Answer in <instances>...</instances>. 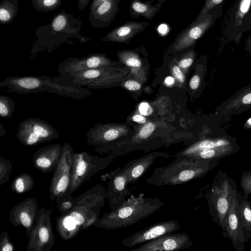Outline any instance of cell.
Wrapping results in <instances>:
<instances>
[{
  "label": "cell",
  "mask_w": 251,
  "mask_h": 251,
  "mask_svg": "<svg viewBox=\"0 0 251 251\" xmlns=\"http://www.w3.org/2000/svg\"><path fill=\"white\" fill-rule=\"evenodd\" d=\"M240 186L244 195L248 197L251 195V171L244 172L240 178Z\"/></svg>",
  "instance_id": "1f68e13d"
},
{
  "label": "cell",
  "mask_w": 251,
  "mask_h": 251,
  "mask_svg": "<svg viewBox=\"0 0 251 251\" xmlns=\"http://www.w3.org/2000/svg\"><path fill=\"white\" fill-rule=\"evenodd\" d=\"M75 201V199L71 195L63 197L58 200L55 202L57 203L60 214H64L69 212L74 206Z\"/></svg>",
  "instance_id": "4dcf8cb0"
},
{
  "label": "cell",
  "mask_w": 251,
  "mask_h": 251,
  "mask_svg": "<svg viewBox=\"0 0 251 251\" xmlns=\"http://www.w3.org/2000/svg\"><path fill=\"white\" fill-rule=\"evenodd\" d=\"M105 0H93L90 6L89 11L95 10L101 2Z\"/></svg>",
  "instance_id": "f6af8a7d"
},
{
  "label": "cell",
  "mask_w": 251,
  "mask_h": 251,
  "mask_svg": "<svg viewBox=\"0 0 251 251\" xmlns=\"http://www.w3.org/2000/svg\"><path fill=\"white\" fill-rule=\"evenodd\" d=\"M248 123L250 125H251V118H250L248 121Z\"/></svg>",
  "instance_id": "816d5d0a"
},
{
  "label": "cell",
  "mask_w": 251,
  "mask_h": 251,
  "mask_svg": "<svg viewBox=\"0 0 251 251\" xmlns=\"http://www.w3.org/2000/svg\"><path fill=\"white\" fill-rule=\"evenodd\" d=\"M15 107V102L11 98L0 95V115L2 118H11L14 113Z\"/></svg>",
  "instance_id": "f1b7e54d"
},
{
  "label": "cell",
  "mask_w": 251,
  "mask_h": 251,
  "mask_svg": "<svg viewBox=\"0 0 251 251\" xmlns=\"http://www.w3.org/2000/svg\"><path fill=\"white\" fill-rule=\"evenodd\" d=\"M63 148V145L57 143L38 150L33 155L34 167L44 174L54 171L61 159Z\"/></svg>",
  "instance_id": "d6986e66"
},
{
  "label": "cell",
  "mask_w": 251,
  "mask_h": 251,
  "mask_svg": "<svg viewBox=\"0 0 251 251\" xmlns=\"http://www.w3.org/2000/svg\"><path fill=\"white\" fill-rule=\"evenodd\" d=\"M91 0H77V8L78 10L82 11L88 5Z\"/></svg>",
  "instance_id": "7bdbcfd3"
},
{
  "label": "cell",
  "mask_w": 251,
  "mask_h": 251,
  "mask_svg": "<svg viewBox=\"0 0 251 251\" xmlns=\"http://www.w3.org/2000/svg\"><path fill=\"white\" fill-rule=\"evenodd\" d=\"M82 24L79 19L62 10L54 16L50 23L36 28V40L33 43L31 53L51 51L74 40L81 43L90 41V38L80 33Z\"/></svg>",
  "instance_id": "6da1fadb"
},
{
  "label": "cell",
  "mask_w": 251,
  "mask_h": 251,
  "mask_svg": "<svg viewBox=\"0 0 251 251\" xmlns=\"http://www.w3.org/2000/svg\"><path fill=\"white\" fill-rule=\"evenodd\" d=\"M16 137L23 146L30 147L58 139L59 133L48 122L37 118H28L21 122Z\"/></svg>",
  "instance_id": "52a82bcc"
},
{
  "label": "cell",
  "mask_w": 251,
  "mask_h": 251,
  "mask_svg": "<svg viewBox=\"0 0 251 251\" xmlns=\"http://www.w3.org/2000/svg\"><path fill=\"white\" fill-rule=\"evenodd\" d=\"M132 120L134 122L141 124H144L146 121V118L144 116L140 115H136L133 116Z\"/></svg>",
  "instance_id": "ee69618b"
},
{
  "label": "cell",
  "mask_w": 251,
  "mask_h": 251,
  "mask_svg": "<svg viewBox=\"0 0 251 251\" xmlns=\"http://www.w3.org/2000/svg\"><path fill=\"white\" fill-rule=\"evenodd\" d=\"M173 72L176 78L179 81L183 82L185 80V75L180 69L177 66H175L173 68Z\"/></svg>",
  "instance_id": "ab89813d"
},
{
  "label": "cell",
  "mask_w": 251,
  "mask_h": 251,
  "mask_svg": "<svg viewBox=\"0 0 251 251\" xmlns=\"http://www.w3.org/2000/svg\"><path fill=\"white\" fill-rule=\"evenodd\" d=\"M164 205L158 198H146L140 194L128 199L115 211L99 217L94 226L105 229L125 228L149 217Z\"/></svg>",
  "instance_id": "3957f363"
},
{
  "label": "cell",
  "mask_w": 251,
  "mask_h": 251,
  "mask_svg": "<svg viewBox=\"0 0 251 251\" xmlns=\"http://www.w3.org/2000/svg\"><path fill=\"white\" fill-rule=\"evenodd\" d=\"M180 228L179 223L175 220H169L154 224L145 228L135 232L123 239L122 245L126 247H133L160 236L173 233Z\"/></svg>",
  "instance_id": "4fadbf2b"
},
{
  "label": "cell",
  "mask_w": 251,
  "mask_h": 251,
  "mask_svg": "<svg viewBox=\"0 0 251 251\" xmlns=\"http://www.w3.org/2000/svg\"><path fill=\"white\" fill-rule=\"evenodd\" d=\"M74 153L72 146L65 143L61 159L50 179L49 193L51 201L56 202L63 197L69 189Z\"/></svg>",
  "instance_id": "30bf717a"
},
{
  "label": "cell",
  "mask_w": 251,
  "mask_h": 251,
  "mask_svg": "<svg viewBox=\"0 0 251 251\" xmlns=\"http://www.w3.org/2000/svg\"><path fill=\"white\" fill-rule=\"evenodd\" d=\"M193 242L186 233L166 234L142 244L131 251H173L190 247Z\"/></svg>",
  "instance_id": "2e32d148"
},
{
  "label": "cell",
  "mask_w": 251,
  "mask_h": 251,
  "mask_svg": "<svg viewBox=\"0 0 251 251\" xmlns=\"http://www.w3.org/2000/svg\"><path fill=\"white\" fill-rule=\"evenodd\" d=\"M125 87L130 91L138 90L140 89L141 85L136 81L128 80L125 83Z\"/></svg>",
  "instance_id": "74e56055"
},
{
  "label": "cell",
  "mask_w": 251,
  "mask_h": 251,
  "mask_svg": "<svg viewBox=\"0 0 251 251\" xmlns=\"http://www.w3.org/2000/svg\"><path fill=\"white\" fill-rule=\"evenodd\" d=\"M35 182V180L31 176L24 173L13 179L10 185V189L17 194L25 193L33 188Z\"/></svg>",
  "instance_id": "4316f807"
},
{
  "label": "cell",
  "mask_w": 251,
  "mask_h": 251,
  "mask_svg": "<svg viewBox=\"0 0 251 251\" xmlns=\"http://www.w3.org/2000/svg\"><path fill=\"white\" fill-rule=\"evenodd\" d=\"M220 160L176 158L166 166L155 169L146 182L157 186L185 184L203 177L216 167Z\"/></svg>",
  "instance_id": "7a4b0ae2"
},
{
  "label": "cell",
  "mask_w": 251,
  "mask_h": 251,
  "mask_svg": "<svg viewBox=\"0 0 251 251\" xmlns=\"http://www.w3.org/2000/svg\"><path fill=\"white\" fill-rule=\"evenodd\" d=\"M223 10V3H222L206 13L198 15L195 20L178 35L174 44V49L181 50L194 43L214 25Z\"/></svg>",
  "instance_id": "9c48e42d"
},
{
  "label": "cell",
  "mask_w": 251,
  "mask_h": 251,
  "mask_svg": "<svg viewBox=\"0 0 251 251\" xmlns=\"http://www.w3.org/2000/svg\"><path fill=\"white\" fill-rule=\"evenodd\" d=\"M140 113L144 116H150L152 113V109L147 102H142L139 107Z\"/></svg>",
  "instance_id": "d590c367"
},
{
  "label": "cell",
  "mask_w": 251,
  "mask_h": 251,
  "mask_svg": "<svg viewBox=\"0 0 251 251\" xmlns=\"http://www.w3.org/2000/svg\"><path fill=\"white\" fill-rule=\"evenodd\" d=\"M158 0V2L159 3H164L166 0Z\"/></svg>",
  "instance_id": "f907efd6"
},
{
  "label": "cell",
  "mask_w": 251,
  "mask_h": 251,
  "mask_svg": "<svg viewBox=\"0 0 251 251\" xmlns=\"http://www.w3.org/2000/svg\"><path fill=\"white\" fill-rule=\"evenodd\" d=\"M238 197L242 231L246 243L251 239V201H249L248 197L244 195H241L238 192Z\"/></svg>",
  "instance_id": "d4e9b609"
},
{
  "label": "cell",
  "mask_w": 251,
  "mask_h": 251,
  "mask_svg": "<svg viewBox=\"0 0 251 251\" xmlns=\"http://www.w3.org/2000/svg\"><path fill=\"white\" fill-rule=\"evenodd\" d=\"M149 24L147 22H127L108 33L101 40L127 42L137 34L143 32Z\"/></svg>",
  "instance_id": "603a6c76"
},
{
  "label": "cell",
  "mask_w": 251,
  "mask_h": 251,
  "mask_svg": "<svg viewBox=\"0 0 251 251\" xmlns=\"http://www.w3.org/2000/svg\"><path fill=\"white\" fill-rule=\"evenodd\" d=\"M170 157L166 153L153 152L127 162L122 170L128 183H134L144 175L157 158Z\"/></svg>",
  "instance_id": "44dd1931"
},
{
  "label": "cell",
  "mask_w": 251,
  "mask_h": 251,
  "mask_svg": "<svg viewBox=\"0 0 251 251\" xmlns=\"http://www.w3.org/2000/svg\"><path fill=\"white\" fill-rule=\"evenodd\" d=\"M242 102L244 104L251 103V93L246 95L242 99Z\"/></svg>",
  "instance_id": "bcb514c9"
},
{
  "label": "cell",
  "mask_w": 251,
  "mask_h": 251,
  "mask_svg": "<svg viewBox=\"0 0 251 251\" xmlns=\"http://www.w3.org/2000/svg\"><path fill=\"white\" fill-rule=\"evenodd\" d=\"M200 79L197 75H194L190 80V87L192 89H197L200 84Z\"/></svg>",
  "instance_id": "60d3db41"
},
{
  "label": "cell",
  "mask_w": 251,
  "mask_h": 251,
  "mask_svg": "<svg viewBox=\"0 0 251 251\" xmlns=\"http://www.w3.org/2000/svg\"><path fill=\"white\" fill-rule=\"evenodd\" d=\"M51 79L45 75L8 76L0 81V86L20 94L48 92Z\"/></svg>",
  "instance_id": "7c38bea8"
},
{
  "label": "cell",
  "mask_w": 251,
  "mask_h": 251,
  "mask_svg": "<svg viewBox=\"0 0 251 251\" xmlns=\"http://www.w3.org/2000/svg\"><path fill=\"white\" fill-rule=\"evenodd\" d=\"M31 2L36 11L48 12L58 9L62 0H31Z\"/></svg>",
  "instance_id": "83f0119b"
},
{
  "label": "cell",
  "mask_w": 251,
  "mask_h": 251,
  "mask_svg": "<svg viewBox=\"0 0 251 251\" xmlns=\"http://www.w3.org/2000/svg\"><path fill=\"white\" fill-rule=\"evenodd\" d=\"M251 8V0H236L227 11L222 33L229 41L240 42L243 35V21Z\"/></svg>",
  "instance_id": "8fae6325"
},
{
  "label": "cell",
  "mask_w": 251,
  "mask_h": 251,
  "mask_svg": "<svg viewBox=\"0 0 251 251\" xmlns=\"http://www.w3.org/2000/svg\"><path fill=\"white\" fill-rule=\"evenodd\" d=\"M223 236L227 237L237 251L244 250L245 241L241 223L237 190L235 192L225 221Z\"/></svg>",
  "instance_id": "5bb4252c"
},
{
  "label": "cell",
  "mask_w": 251,
  "mask_h": 251,
  "mask_svg": "<svg viewBox=\"0 0 251 251\" xmlns=\"http://www.w3.org/2000/svg\"><path fill=\"white\" fill-rule=\"evenodd\" d=\"M107 59L100 54H91L82 58H69L60 63L58 67L59 77H65L76 73L106 65Z\"/></svg>",
  "instance_id": "ac0fdd59"
},
{
  "label": "cell",
  "mask_w": 251,
  "mask_h": 251,
  "mask_svg": "<svg viewBox=\"0 0 251 251\" xmlns=\"http://www.w3.org/2000/svg\"><path fill=\"white\" fill-rule=\"evenodd\" d=\"M13 169L11 162L7 159L0 156V185L6 183Z\"/></svg>",
  "instance_id": "f546056e"
},
{
  "label": "cell",
  "mask_w": 251,
  "mask_h": 251,
  "mask_svg": "<svg viewBox=\"0 0 251 251\" xmlns=\"http://www.w3.org/2000/svg\"><path fill=\"white\" fill-rule=\"evenodd\" d=\"M250 30H251V8L243 21L242 31L244 33Z\"/></svg>",
  "instance_id": "8d00e7d4"
},
{
  "label": "cell",
  "mask_w": 251,
  "mask_h": 251,
  "mask_svg": "<svg viewBox=\"0 0 251 251\" xmlns=\"http://www.w3.org/2000/svg\"><path fill=\"white\" fill-rule=\"evenodd\" d=\"M246 45L248 49H251V35L247 40Z\"/></svg>",
  "instance_id": "681fc988"
},
{
  "label": "cell",
  "mask_w": 251,
  "mask_h": 251,
  "mask_svg": "<svg viewBox=\"0 0 251 251\" xmlns=\"http://www.w3.org/2000/svg\"><path fill=\"white\" fill-rule=\"evenodd\" d=\"M18 0H2L0 3V23L10 24L16 17L18 9Z\"/></svg>",
  "instance_id": "484cf974"
},
{
  "label": "cell",
  "mask_w": 251,
  "mask_h": 251,
  "mask_svg": "<svg viewBox=\"0 0 251 251\" xmlns=\"http://www.w3.org/2000/svg\"><path fill=\"white\" fill-rule=\"evenodd\" d=\"M225 0H205L199 15L207 12L214 7L223 3Z\"/></svg>",
  "instance_id": "e575fe53"
},
{
  "label": "cell",
  "mask_w": 251,
  "mask_h": 251,
  "mask_svg": "<svg viewBox=\"0 0 251 251\" xmlns=\"http://www.w3.org/2000/svg\"><path fill=\"white\" fill-rule=\"evenodd\" d=\"M153 0L143 2L140 0H132L129 7V14L133 18L140 16L151 20L161 8L163 3L152 5Z\"/></svg>",
  "instance_id": "cb8c5ba5"
},
{
  "label": "cell",
  "mask_w": 251,
  "mask_h": 251,
  "mask_svg": "<svg viewBox=\"0 0 251 251\" xmlns=\"http://www.w3.org/2000/svg\"><path fill=\"white\" fill-rule=\"evenodd\" d=\"M126 63L127 66L133 67H139L141 66L140 61L134 57H129L126 61Z\"/></svg>",
  "instance_id": "f35d334b"
},
{
  "label": "cell",
  "mask_w": 251,
  "mask_h": 251,
  "mask_svg": "<svg viewBox=\"0 0 251 251\" xmlns=\"http://www.w3.org/2000/svg\"><path fill=\"white\" fill-rule=\"evenodd\" d=\"M115 157L113 154L100 157L86 151L74 152L73 155L70 184L64 197L71 195L84 182L89 181L94 175L107 167Z\"/></svg>",
  "instance_id": "5b68a950"
},
{
  "label": "cell",
  "mask_w": 251,
  "mask_h": 251,
  "mask_svg": "<svg viewBox=\"0 0 251 251\" xmlns=\"http://www.w3.org/2000/svg\"><path fill=\"white\" fill-rule=\"evenodd\" d=\"M108 178L106 199L111 211H115L126 201V197L130 195V192L127 187V180L121 167L111 171Z\"/></svg>",
  "instance_id": "e0dca14e"
},
{
  "label": "cell",
  "mask_w": 251,
  "mask_h": 251,
  "mask_svg": "<svg viewBox=\"0 0 251 251\" xmlns=\"http://www.w3.org/2000/svg\"><path fill=\"white\" fill-rule=\"evenodd\" d=\"M120 0H106L101 2L95 10L89 11L88 21L95 28L109 26L120 9Z\"/></svg>",
  "instance_id": "7402d4cb"
},
{
  "label": "cell",
  "mask_w": 251,
  "mask_h": 251,
  "mask_svg": "<svg viewBox=\"0 0 251 251\" xmlns=\"http://www.w3.org/2000/svg\"><path fill=\"white\" fill-rule=\"evenodd\" d=\"M155 129L154 125L151 123L145 124L140 130L138 136L140 140L148 139L152 134Z\"/></svg>",
  "instance_id": "836d02e7"
},
{
  "label": "cell",
  "mask_w": 251,
  "mask_h": 251,
  "mask_svg": "<svg viewBox=\"0 0 251 251\" xmlns=\"http://www.w3.org/2000/svg\"><path fill=\"white\" fill-rule=\"evenodd\" d=\"M193 61V60L191 58H187L180 61L178 66L182 68H186L192 64Z\"/></svg>",
  "instance_id": "b9f144b4"
},
{
  "label": "cell",
  "mask_w": 251,
  "mask_h": 251,
  "mask_svg": "<svg viewBox=\"0 0 251 251\" xmlns=\"http://www.w3.org/2000/svg\"><path fill=\"white\" fill-rule=\"evenodd\" d=\"M5 133V130L1 123L0 124V137H1Z\"/></svg>",
  "instance_id": "c3c4849f"
},
{
  "label": "cell",
  "mask_w": 251,
  "mask_h": 251,
  "mask_svg": "<svg viewBox=\"0 0 251 251\" xmlns=\"http://www.w3.org/2000/svg\"><path fill=\"white\" fill-rule=\"evenodd\" d=\"M100 212L75 201V205L69 212L55 218L56 230L63 240L72 239L80 231L94 225Z\"/></svg>",
  "instance_id": "8992f818"
},
{
  "label": "cell",
  "mask_w": 251,
  "mask_h": 251,
  "mask_svg": "<svg viewBox=\"0 0 251 251\" xmlns=\"http://www.w3.org/2000/svg\"><path fill=\"white\" fill-rule=\"evenodd\" d=\"M38 209L36 198H26L13 207L9 212V221L15 227H24L28 237L34 225Z\"/></svg>",
  "instance_id": "9a60e30c"
},
{
  "label": "cell",
  "mask_w": 251,
  "mask_h": 251,
  "mask_svg": "<svg viewBox=\"0 0 251 251\" xmlns=\"http://www.w3.org/2000/svg\"><path fill=\"white\" fill-rule=\"evenodd\" d=\"M165 81L167 84L170 85L174 83V79L172 77L169 76L165 79Z\"/></svg>",
  "instance_id": "7dc6e473"
},
{
  "label": "cell",
  "mask_w": 251,
  "mask_h": 251,
  "mask_svg": "<svg viewBox=\"0 0 251 251\" xmlns=\"http://www.w3.org/2000/svg\"><path fill=\"white\" fill-rule=\"evenodd\" d=\"M239 149L236 143L226 139H204L177 153L175 156L176 158L187 157L203 150L218 151L229 155Z\"/></svg>",
  "instance_id": "ffe728a7"
},
{
  "label": "cell",
  "mask_w": 251,
  "mask_h": 251,
  "mask_svg": "<svg viewBox=\"0 0 251 251\" xmlns=\"http://www.w3.org/2000/svg\"><path fill=\"white\" fill-rule=\"evenodd\" d=\"M237 190L234 180L226 172L219 171L213 180L210 189L205 195L212 220L220 226L223 232L225 218Z\"/></svg>",
  "instance_id": "277c9868"
},
{
  "label": "cell",
  "mask_w": 251,
  "mask_h": 251,
  "mask_svg": "<svg viewBox=\"0 0 251 251\" xmlns=\"http://www.w3.org/2000/svg\"><path fill=\"white\" fill-rule=\"evenodd\" d=\"M15 247L10 241L8 233L3 230L0 236V250L1 251H13Z\"/></svg>",
  "instance_id": "d6a6232c"
},
{
  "label": "cell",
  "mask_w": 251,
  "mask_h": 251,
  "mask_svg": "<svg viewBox=\"0 0 251 251\" xmlns=\"http://www.w3.org/2000/svg\"><path fill=\"white\" fill-rule=\"evenodd\" d=\"M51 208L38 209L26 245L27 251H50L55 244L51 223Z\"/></svg>",
  "instance_id": "ba28073f"
}]
</instances>
